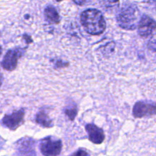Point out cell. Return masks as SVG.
I'll return each mask as SVG.
<instances>
[{
	"instance_id": "obj_15",
	"label": "cell",
	"mask_w": 156,
	"mask_h": 156,
	"mask_svg": "<svg viewBox=\"0 0 156 156\" xmlns=\"http://www.w3.org/2000/svg\"><path fill=\"white\" fill-rule=\"evenodd\" d=\"M149 47L150 50H153V51H156V39H153L149 41Z\"/></svg>"
},
{
	"instance_id": "obj_11",
	"label": "cell",
	"mask_w": 156,
	"mask_h": 156,
	"mask_svg": "<svg viewBox=\"0 0 156 156\" xmlns=\"http://www.w3.org/2000/svg\"><path fill=\"white\" fill-rule=\"evenodd\" d=\"M44 15H45L46 19L51 23L58 24L60 20L57 11L53 6H48L46 8L45 11H44Z\"/></svg>"
},
{
	"instance_id": "obj_14",
	"label": "cell",
	"mask_w": 156,
	"mask_h": 156,
	"mask_svg": "<svg viewBox=\"0 0 156 156\" xmlns=\"http://www.w3.org/2000/svg\"><path fill=\"white\" fill-rule=\"evenodd\" d=\"M70 156H90L89 154L86 152V151L83 150V149H79V150L76 151L75 153Z\"/></svg>"
},
{
	"instance_id": "obj_21",
	"label": "cell",
	"mask_w": 156,
	"mask_h": 156,
	"mask_svg": "<svg viewBox=\"0 0 156 156\" xmlns=\"http://www.w3.org/2000/svg\"><path fill=\"white\" fill-rule=\"evenodd\" d=\"M0 37H1V33H0Z\"/></svg>"
},
{
	"instance_id": "obj_9",
	"label": "cell",
	"mask_w": 156,
	"mask_h": 156,
	"mask_svg": "<svg viewBox=\"0 0 156 156\" xmlns=\"http://www.w3.org/2000/svg\"><path fill=\"white\" fill-rule=\"evenodd\" d=\"M85 129L88 135V139L91 142L95 144H101L105 140V134L103 129L96 125L88 123L85 126Z\"/></svg>"
},
{
	"instance_id": "obj_16",
	"label": "cell",
	"mask_w": 156,
	"mask_h": 156,
	"mask_svg": "<svg viewBox=\"0 0 156 156\" xmlns=\"http://www.w3.org/2000/svg\"><path fill=\"white\" fill-rule=\"evenodd\" d=\"M73 1H74L75 3L79 5H85V3L87 2L90 1V0H73Z\"/></svg>"
},
{
	"instance_id": "obj_5",
	"label": "cell",
	"mask_w": 156,
	"mask_h": 156,
	"mask_svg": "<svg viewBox=\"0 0 156 156\" xmlns=\"http://www.w3.org/2000/svg\"><path fill=\"white\" fill-rule=\"evenodd\" d=\"M24 110L20 109L14 111L12 114H6L2 120V123L5 126L12 130H15L24 123Z\"/></svg>"
},
{
	"instance_id": "obj_17",
	"label": "cell",
	"mask_w": 156,
	"mask_h": 156,
	"mask_svg": "<svg viewBox=\"0 0 156 156\" xmlns=\"http://www.w3.org/2000/svg\"><path fill=\"white\" fill-rule=\"evenodd\" d=\"M2 81H3V78H2V75L0 73V85L2 84Z\"/></svg>"
},
{
	"instance_id": "obj_4",
	"label": "cell",
	"mask_w": 156,
	"mask_h": 156,
	"mask_svg": "<svg viewBox=\"0 0 156 156\" xmlns=\"http://www.w3.org/2000/svg\"><path fill=\"white\" fill-rule=\"evenodd\" d=\"M133 114L136 118L156 115V103L151 101H138L134 105Z\"/></svg>"
},
{
	"instance_id": "obj_10",
	"label": "cell",
	"mask_w": 156,
	"mask_h": 156,
	"mask_svg": "<svg viewBox=\"0 0 156 156\" xmlns=\"http://www.w3.org/2000/svg\"><path fill=\"white\" fill-rule=\"evenodd\" d=\"M36 121L39 124L42 125L44 127H51L53 126L51 119L49 117L48 114L46 112L44 109L41 110L37 114L36 116Z\"/></svg>"
},
{
	"instance_id": "obj_3",
	"label": "cell",
	"mask_w": 156,
	"mask_h": 156,
	"mask_svg": "<svg viewBox=\"0 0 156 156\" xmlns=\"http://www.w3.org/2000/svg\"><path fill=\"white\" fill-rule=\"evenodd\" d=\"M40 149L44 156H57L62 149V142L53 136L46 137L41 141Z\"/></svg>"
},
{
	"instance_id": "obj_13",
	"label": "cell",
	"mask_w": 156,
	"mask_h": 156,
	"mask_svg": "<svg viewBox=\"0 0 156 156\" xmlns=\"http://www.w3.org/2000/svg\"><path fill=\"white\" fill-rule=\"evenodd\" d=\"M65 114H66V116L69 117L70 120H74V118L76 116V114H77V106H76V105L74 102L69 104L68 106L66 107Z\"/></svg>"
},
{
	"instance_id": "obj_19",
	"label": "cell",
	"mask_w": 156,
	"mask_h": 156,
	"mask_svg": "<svg viewBox=\"0 0 156 156\" xmlns=\"http://www.w3.org/2000/svg\"><path fill=\"white\" fill-rule=\"evenodd\" d=\"M56 1H57V2H60V1H62V0H56Z\"/></svg>"
},
{
	"instance_id": "obj_12",
	"label": "cell",
	"mask_w": 156,
	"mask_h": 156,
	"mask_svg": "<svg viewBox=\"0 0 156 156\" xmlns=\"http://www.w3.org/2000/svg\"><path fill=\"white\" fill-rule=\"evenodd\" d=\"M101 6L107 11H114L118 8L120 0H100Z\"/></svg>"
},
{
	"instance_id": "obj_18",
	"label": "cell",
	"mask_w": 156,
	"mask_h": 156,
	"mask_svg": "<svg viewBox=\"0 0 156 156\" xmlns=\"http://www.w3.org/2000/svg\"><path fill=\"white\" fill-rule=\"evenodd\" d=\"M2 47H0V55L2 54Z\"/></svg>"
},
{
	"instance_id": "obj_7",
	"label": "cell",
	"mask_w": 156,
	"mask_h": 156,
	"mask_svg": "<svg viewBox=\"0 0 156 156\" xmlns=\"http://www.w3.org/2000/svg\"><path fill=\"white\" fill-rule=\"evenodd\" d=\"M156 29V22L148 15H144L140 18L138 24V32L143 37L151 36Z\"/></svg>"
},
{
	"instance_id": "obj_8",
	"label": "cell",
	"mask_w": 156,
	"mask_h": 156,
	"mask_svg": "<svg viewBox=\"0 0 156 156\" xmlns=\"http://www.w3.org/2000/svg\"><path fill=\"white\" fill-rule=\"evenodd\" d=\"M17 150L20 156H35V142L32 138L24 137L17 143Z\"/></svg>"
},
{
	"instance_id": "obj_2",
	"label": "cell",
	"mask_w": 156,
	"mask_h": 156,
	"mask_svg": "<svg viewBox=\"0 0 156 156\" xmlns=\"http://www.w3.org/2000/svg\"><path fill=\"white\" fill-rule=\"evenodd\" d=\"M140 12L133 5H124L117 17L119 25L126 30H134L140 22Z\"/></svg>"
},
{
	"instance_id": "obj_1",
	"label": "cell",
	"mask_w": 156,
	"mask_h": 156,
	"mask_svg": "<svg viewBox=\"0 0 156 156\" xmlns=\"http://www.w3.org/2000/svg\"><path fill=\"white\" fill-rule=\"evenodd\" d=\"M81 22L85 30L92 35L101 34L106 27L101 12L96 9H88L82 12Z\"/></svg>"
},
{
	"instance_id": "obj_6",
	"label": "cell",
	"mask_w": 156,
	"mask_h": 156,
	"mask_svg": "<svg viewBox=\"0 0 156 156\" xmlns=\"http://www.w3.org/2000/svg\"><path fill=\"white\" fill-rule=\"evenodd\" d=\"M23 50L21 48H15L9 50L4 56L2 66L8 71H12L16 68L18 65V60L23 55Z\"/></svg>"
},
{
	"instance_id": "obj_20",
	"label": "cell",
	"mask_w": 156,
	"mask_h": 156,
	"mask_svg": "<svg viewBox=\"0 0 156 156\" xmlns=\"http://www.w3.org/2000/svg\"><path fill=\"white\" fill-rule=\"evenodd\" d=\"M155 8H156V1H155Z\"/></svg>"
}]
</instances>
